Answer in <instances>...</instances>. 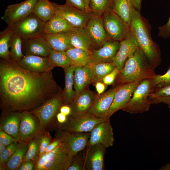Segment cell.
<instances>
[{"mask_svg":"<svg viewBox=\"0 0 170 170\" xmlns=\"http://www.w3.org/2000/svg\"><path fill=\"white\" fill-rule=\"evenodd\" d=\"M52 71L36 73L11 59L0 60V106L3 111H31L60 93Z\"/></svg>","mask_w":170,"mask_h":170,"instance_id":"1","label":"cell"},{"mask_svg":"<svg viewBox=\"0 0 170 170\" xmlns=\"http://www.w3.org/2000/svg\"><path fill=\"white\" fill-rule=\"evenodd\" d=\"M129 26L130 32L139 47L145 54L150 64L156 68L161 62L160 49L152 38L148 23L136 8L132 13Z\"/></svg>","mask_w":170,"mask_h":170,"instance_id":"2","label":"cell"},{"mask_svg":"<svg viewBox=\"0 0 170 170\" xmlns=\"http://www.w3.org/2000/svg\"><path fill=\"white\" fill-rule=\"evenodd\" d=\"M155 69L139 47L125 62L122 70L118 74L119 81L122 84L151 80L156 75Z\"/></svg>","mask_w":170,"mask_h":170,"instance_id":"3","label":"cell"},{"mask_svg":"<svg viewBox=\"0 0 170 170\" xmlns=\"http://www.w3.org/2000/svg\"><path fill=\"white\" fill-rule=\"evenodd\" d=\"M72 158L66 143L63 141L54 150L36 159V170H67Z\"/></svg>","mask_w":170,"mask_h":170,"instance_id":"4","label":"cell"},{"mask_svg":"<svg viewBox=\"0 0 170 170\" xmlns=\"http://www.w3.org/2000/svg\"><path fill=\"white\" fill-rule=\"evenodd\" d=\"M152 92L151 80L142 81L134 90L123 111L131 114H141L148 111L150 106L148 98Z\"/></svg>","mask_w":170,"mask_h":170,"instance_id":"5","label":"cell"},{"mask_svg":"<svg viewBox=\"0 0 170 170\" xmlns=\"http://www.w3.org/2000/svg\"><path fill=\"white\" fill-rule=\"evenodd\" d=\"M103 25L106 33L111 40L120 42L130 32V26L111 8L102 14Z\"/></svg>","mask_w":170,"mask_h":170,"instance_id":"6","label":"cell"},{"mask_svg":"<svg viewBox=\"0 0 170 170\" xmlns=\"http://www.w3.org/2000/svg\"><path fill=\"white\" fill-rule=\"evenodd\" d=\"M45 23L32 13L10 26L14 33L27 39L42 35Z\"/></svg>","mask_w":170,"mask_h":170,"instance_id":"7","label":"cell"},{"mask_svg":"<svg viewBox=\"0 0 170 170\" xmlns=\"http://www.w3.org/2000/svg\"><path fill=\"white\" fill-rule=\"evenodd\" d=\"M106 120L88 113L76 116L70 115L65 123L58 125V128L60 130L73 133L90 132L96 125Z\"/></svg>","mask_w":170,"mask_h":170,"instance_id":"8","label":"cell"},{"mask_svg":"<svg viewBox=\"0 0 170 170\" xmlns=\"http://www.w3.org/2000/svg\"><path fill=\"white\" fill-rule=\"evenodd\" d=\"M55 12L73 27L84 28L94 12L81 10L66 3L59 5L54 3Z\"/></svg>","mask_w":170,"mask_h":170,"instance_id":"9","label":"cell"},{"mask_svg":"<svg viewBox=\"0 0 170 170\" xmlns=\"http://www.w3.org/2000/svg\"><path fill=\"white\" fill-rule=\"evenodd\" d=\"M62 92L31 111L38 119L41 130L56 116L61 106L64 105Z\"/></svg>","mask_w":170,"mask_h":170,"instance_id":"10","label":"cell"},{"mask_svg":"<svg viewBox=\"0 0 170 170\" xmlns=\"http://www.w3.org/2000/svg\"><path fill=\"white\" fill-rule=\"evenodd\" d=\"M114 141L113 129L108 119L97 124L90 132L87 146L100 144L107 148L113 145Z\"/></svg>","mask_w":170,"mask_h":170,"instance_id":"11","label":"cell"},{"mask_svg":"<svg viewBox=\"0 0 170 170\" xmlns=\"http://www.w3.org/2000/svg\"><path fill=\"white\" fill-rule=\"evenodd\" d=\"M37 0H25L20 3L8 5L5 9L2 19L8 26L24 18L32 13Z\"/></svg>","mask_w":170,"mask_h":170,"instance_id":"12","label":"cell"},{"mask_svg":"<svg viewBox=\"0 0 170 170\" xmlns=\"http://www.w3.org/2000/svg\"><path fill=\"white\" fill-rule=\"evenodd\" d=\"M41 129L37 118L31 111L21 112L19 129L20 142H29Z\"/></svg>","mask_w":170,"mask_h":170,"instance_id":"13","label":"cell"},{"mask_svg":"<svg viewBox=\"0 0 170 170\" xmlns=\"http://www.w3.org/2000/svg\"><path fill=\"white\" fill-rule=\"evenodd\" d=\"M141 82L137 81L121 84L114 96L107 113L106 119H110L114 113L120 110H122L127 105Z\"/></svg>","mask_w":170,"mask_h":170,"instance_id":"14","label":"cell"},{"mask_svg":"<svg viewBox=\"0 0 170 170\" xmlns=\"http://www.w3.org/2000/svg\"><path fill=\"white\" fill-rule=\"evenodd\" d=\"M121 85L120 84L104 93L96 95L88 113L97 118L107 120L106 116L114 96Z\"/></svg>","mask_w":170,"mask_h":170,"instance_id":"15","label":"cell"},{"mask_svg":"<svg viewBox=\"0 0 170 170\" xmlns=\"http://www.w3.org/2000/svg\"><path fill=\"white\" fill-rule=\"evenodd\" d=\"M120 43L119 48L112 62L120 72L122 70L126 60L135 53L139 46L130 31L127 36L120 41Z\"/></svg>","mask_w":170,"mask_h":170,"instance_id":"16","label":"cell"},{"mask_svg":"<svg viewBox=\"0 0 170 170\" xmlns=\"http://www.w3.org/2000/svg\"><path fill=\"white\" fill-rule=\"evenodd\" d=\"M84 155L85 170H103L106 148L100 144L87 146Z\"/></svg>","mask_w":170,"mask_h":170,"instance_id":"17","label":"cell"},{"mask_svg":"<svg viewBox=\"0 0 170 170\" xmlns=\"http://www.w3.org/2000/svg\"><path fill=\"white\" fill-rule=\"evenodd\" d=\"M59 136L66 144L73 156L86 148L90 132L73 133L60 130Z\"/></svg>","mask_w":170,"mask_h":170,"instance_id":"18","label":"cell"},{"mask_svg":"<svg viewBox=\"0 0 170 170\" xmlns=\"http://www.w3.org/2000/svg\"><path fill=\"white\" fill-rule=\"evenodd\" d=\"M85 29L94 46L100 47L105 42L110 39L104 27L102 14H95L89 20Z\"/></svg>","mask_w":170,"mask_h":170,"instance_id":"19","label":"cell"},{"mask_svg":"<svg viewBox=\"0 0 170 170\" xmlns=\"http://www.w3.org/2000/svg\"><path fill=\"white\" fill-rule=\"evenodd\" d=\"M22 68L28 71L40 73L52 71L54 68L48 57L27 55L17 62Z\"/></svg>","mask_w":170,"mask_h":170,"instance_id":"20","label":"cell"},{"mask_svg":"<svg viewBox=\"0 0 170 170\" xmlns=\"http://www.w3.org/2000/svg\"><path fill=\"white\" fill-rule=\"evenodd\" d=\"M120 46L119 41L110 39L106 40L99 49L92 50L90 63L112 62Z\"/></svg>","mask_w":170,"mask_h":170,"instance_id":"21","label":"cell"},{"mask_svg":"<svg viewBox=\"0 0 170 170\" xmlns=\"http://www.w3.org/2000/svg\"><path fill=\"white\" fill-rule=\"evenodd\" d=\"M22 51L24 55L48 57L52 49L42 35L35 38L22 39Z\"/></svg>","mask_w":170,"mask_h":170,"instance_id":"22","label":"cell"},{"mask_svg":"<svg viewBox=\"0 0 170 170\" xmlns=\"http://www.w3.org/2000/svg\"><path fill=\"white\" fill-rule=\"evenodd\" d=\"M96 96L90 90L87 89L76 95L69 105L71 109L70 115L76 116L88 113Z\"/></svg>","mask_w":170,"mask_h":170,"instance_id":"23","label":"cell"},{"mask_svg":"<svg viewBox=\"0 0 170 170\" xmlns=\"http://www.w3.org/2000/svg\"><path fill=\"white\" fill-rule=\"evenodd\" d=\"M21 112L3 111L0 129L20 142L19 129Z\"/></svg>","mask_w":170,"mask_h":170,"instance_id":"24","label":"cell"},{"mask_svg":"<svg viewBox=\"0 0 170 170\" xmlns=\"http://www.w3.org/2000/svg\"><path fill=\"white\" fill-rule=\"evenodd\" d=\"M65 33L73 47L83 49L91 54L94 46L85 28H76Z\"/></svg>","mask_w":170,"mask_h":170,"instance_id":"25","label":"cell"},{"mask_svg":"<svg viewBox=\"0 0 170 170\" xmlns=\"http://www.w3.org/2000/svg\"><path fill=\"white\" fill-rule=\"evenodd\" d=\"M93 73L90 64L85 66L76 67L74 73V88L76 95L93 83Z\"/></svg>","mask_w":170,"mask_h":170,"instance_id":"26","label":"cell"},{"mask_svg":"<svg viewBox=\"0 0 170 170\" xmlns=\"http://www.w3.org/2000/svg\"><path fill=\"white\" fill-rule=\"evenodd\" d=\"M76 28L71 26L55 12L52 18L45 22L44 33H64L73 30Z\"/></svg>","mask_w":170,"mask_h":170,"instance_id":"27","label":"cell"},{"mask_svg":"<svg viewBox=\"0 0 170 170\" xmlns=\"http://www.w3.org/2000/svg\"><path fill=\"white\" fill-rule=\"evenodd\" d=\"M42 36L52 50L66 51L73 47L65 32L55 34L43 33Z\"/></svg>","mask_w":170,"mask_h":170,"instance_id":"28","label":"cell"},{"mask_svg":"<svg viewBox=\"0 0 170 170\" xmlns=\"http://www.w3.org/2000/svg\"><path fill=\"white\" fill-rule=\"evenodd\" d=\"M32 13L42 21L46 22L51 19L55 13L54 3L49 0H37Z\"/></svg>","mask_w":170,"mask_h":170,"instance_id":"29","label":"cell"},{"mask_svg":"<svg viewBox=\"0 0 170 170\" xmlns=\"http://www.w3.org/2000/svg\"><path fill=\"white\" fill-rule=\"evenodd\" d=\"M29 142H20L17 149L6 163L3 170H18L24 162Z\"/></svg>","mask_w":170,"mask_h":170,"instance_id":"30","label":"cell"},{"mask_svg":"<svg viewBox=\"0 0 170 170\" xmlns=\"http://www.w3.org/2000/svg\"><path fill=\"white\" fill-rule=\"evenodd\" d=\"M112 9L129 26L132 13L136 8L131 0H114Z\"/></svg>","mask_w":170,"mask_h":170,"instance_id":"31","label":"cell"},{"mask_svg":"<svg viewBox=\"0 0 170 170\" xmlns=\"http://www.w3.org/2000/svg\"><path fill=\"white\" fill-rule=\"evenodd\" d=\"M75 67L70 66L64 69L65 85L62 94L64 105H69L76 95L75 91L73 89L74 85V73Z\"/></svg>","mask_w":170,"mask_h":170,"instance_id":"32","label":"cell"},{"mask_svg":"<svg viewBox=\"0 0 170 170\" xmlns=\"http://www.w3.org/2000/svg\"><path fill=\"white\" fill-rule=\"evenodd\" d=\"M66 52L70 61L71 66H83L90 63V54L83 49L72 47Z\"/></svg>","mask_w":170,"mask_h":170,"instance_id":"33","label":"cell"},{"mask_svg":"<svg viewBox=\"0 0 170 170\" xmlns=\"http://www.w3.org/2000/svg\"><path fill=\"white\" fill-rule=\"evenodd\" d=\"M93 71V83L102 82L103 78L111 72L116 67L113 62L90 63Z\"/></svg>","mask_w":170,"mask_h":170,"instance_id":"34","label":"cell"},{"mask_svg":"<svg viewBox=\"0 0 170 170\" xmlns=\"http://www.w3.org/2000/svg\"><path fill=\"white\" fill-rule=\"evenodd\" d=\"M22 39L19 35L13 33L9 43V57L15 62L19 61L24 56L22 51Z\"/></svg>","mask_w":170,"mask_h":170,"instance_id":"35","label":"cell"},{"mask_svg":"<svg viewBox=\"0 0 170 170\" xmlns=\"http://www.w3.org/2000/svg\"><path fill=\"white\" fill-rule=\"evenodd\" d=\"M13 33L11 26H8L0 32V57L4 59H10L9 43Z\"/></svg>","mask_w":170,"mask_h":170,"instance_id":"36","label":"cell"},{"mask_svg":"<svg viewBox=\"0 0 170 170\" xmlns=\"http://www.w3.org/2000/svg\"><path fill=\"white\" fill-rule=\"evenodd\" d=\"M53 66H59L64 69L71 66L70 59L66 51L52 50L48 57Z\"/></svg>","mask_w":170,"mask_h":170,"instance_id":"37","label":"cell"},{"mask_svg":"<svg viewBox=\"0 0 170 170\" xmlns=\"http://www.w3.org/2000/svg\"><path fill=\"white\" fill-rule=\"evenodd\" d=\"M42 132V130L40 131L29 141L23 163L28 161H31L35 162L39 153L40 142Z\"/></svg>","mask_w":170,"mask_h":170,"instance_id":"38","label":"cell"},{"mask_svg":"<svg viewBox=\"0 0 170 170\" xmlns=\"http://www.w3.org/2000/svg\"><path fill=\"white\" fill-rule=\"evenodd\" d=\"M89 7L96 14H102L107 9L112 8L114 0H89Z\"/></svg>","mask_w":170,"mask_h":170,"instance_id":"39","label":"cell"},{"mask_svg":"<svg viewBox=\"0 0 170 170\" xmlns=\"http://www.w3.org/2000/svg\"><path fill=\"white\" fill-rule=\"evenodd\" d=\"M169 84H170V68L169 69L165 74L162 75H156L151 80L152 92L153 89L156 88V90Z\"/></svg>","mask_w":170,"mask_h":170,"instance_id":"40","label":"cell"},{"mask_svg":"<svg viewBox=\"0 0 170 170\" xmlns=\"http://www.w3.org/2000/svg\"><path fill=\"white\" fill-rule=\"evenodd\" d=\"M20 144V142L14 141L7 146L4 151L0 154V170H3L6 163L15 152Z\"/></svg>","mask_w":170,"mask_h":170,"instance_id":"41","label":"cell"},{"mask_svg":"<svg viewBox=\"0 0 170 170\" xmlns=\"http://www.w3.org/2000/svg\"><path fill=\"white\" fill-rule=\"evenodd\" d=\"M79 152L72 156L71 164L67 170H85L84 155L80 154Z\"/></svg>","mask_w":170,"mask_h":170,"instance_id":"42","label":"cell"},{"mask_svg":"<svg viewBox=\"0 0 170 170\" xmlns=\"http://www.w3.org/2000/svg\"><path fill=\"white\" fill-rule=\"evenodd\" d=\"M52 141L51 137L49 133L48 132L43 131L40 142L39 153L37 158L45 153L47 148Z\"/></svg>","mask_w":170,"mask_h":170,"instance_id":"43","label":"cell"},{"mask_svg":"<svg viewBox=\"0 0 170 170\" xmlns=\"http://www.w3.org/2000/svg\"><path fill=\"white\" fill-rule=\"evenodd\" d=\"M148 101L151 104L163 103L167 105L170 110V96L165 97H152L149 96Z\"/></svg>","mask_w":170,"mask_h":170,"instance_id":"44","label":"cell"},{"mask_svg":"<svg viewBox=\"0 0 170 170\" xmlns=\"http://www.w3.org/2000/svg\"><path fill=\"white\" fill-rule=\"evenodd\" d=\"M66 3L82 10L92 11L82 0H66Z\"/></svg>","mask_w":170,"mask_h":170,"instance_id":"45","label":"cell"},{"mask_svg":"<svg viewBox=\"0 0 170 170\" xmlns=\"http://www.w3.org/2000/svg\"><path fill=\"white\" fill-rule=\"evenodd\" d=\"M119 72V71L116 67L111 72L103 78L102 82L106 86L112 84Z\"/></svg>","mask_w":170,"mask_h":170,"instance_id":"46","label":"cell"},{"mask_svg":"<svg viewBox=\"0 0 170 170\" xmlns=\"http://www.w3.org/2000/svg\"><path fill=\"white\" fill-rule=\"evenodd\" d=\"M158 36L164 38H170V15L167 22L158 27Z\"/></svg>","mask_w":170,"mask_h":170,"instance_id":"47","label":"cell"},{"mask_svg":"<svg viewBox=\"0 0 170 170\" xmlns=\"http://www.w3.org/2000/svg\"><path fill=\"white\" fill-rule=\"evenodd\" d=\"M16 141H18L0 129V144L7 146Z\"/></svg>","mask_w":170,"mask_h":170,"instance_id":"48","label":"cell"},{"mask_svg":"<svg viewBox=\"0 0 170 170\" xmlns=\"http://www.w3.org/2000/svg\"><path fill=\"white\" fill-rule=\"evenodd\" d=\"M149 96L165 97L170 96V84L150 93Z\"/></svg>","mask_w":170,"mask_h":170,"instance_id":"49","label":"cell"},{"mask_svg":"<svg viewBox=\"0 0 170 170\" xmlns=\"http://www.w3.org/2000/svg\"><path fill=\"white\" fill-rule=\"evenodd\" d=\"M62 139L59 136L50 144L47 148L45 153L50 152L56 148L62 141Z\"/></svg>","mask_w":170,"mask_h":170,"instance_id":"50","label":"cell"},{"mask_svg":"<svg viewBox=\"0 0 170 170\" xmlns=\"http://www.w3.org/2000/svg\"><path fill=\"white\" fill-rule=\"evenodd\" d=\"M35 165L34 162L28 161L24 162L19 167L18 170H32L35 169Z\"/></svg>","mask_w":170,"mask_h":170,"instance_id":"51","label":"cell"},{"mask_svg":"<svg viewBox=\"0 0 170 170\" xmlns=\"http://www.w3.org/2000/svg\"><path fill=\"white\" fill-rule=\"evenodd\" d=\"M95 86L98 95H100L104 92L106 86L102 82H98L95 83Z\"/></svg>","mask_w":170,"mask_h":170,"instance_id":"52","label":"cell"},{"mask_svg":"<svg viewBox=\"0 0 170 170\" xmlns=\"http://www.w3.org/2000/svg\"><path fill=\"white\" fill-rule=\"evenodd\" d=\"M56 117L59 124H62L65 123L68 119V116L60 112L57 113Z\"/></svg>","mask_w":170,"mask_h":170,"instance_id":"53","label":"cell"},{"mask_svg":"<svg viewBox=\"0 0 170 170\" xmlns=\"http://www.w3.org/2000/svg\"><path fill=\"white\" fill-rule=\"evenodd\" d=\"M60 112L67 116H68L71 114V109L69 105H63L60 107Z\"/></svg>","mask_w":170,"mask_h":170,"instance_id":"54","label":"cell"},{"mask_svg":"<svg viewBox=\"0 0 170 170\" xmlns=\"http://www.w3.org/2000/svg\"><path fill=\"white\" fill-rule=\"evenodd\" d=\"M136 9L140 11L141 7L142 0H131Z\"/></svg>","mask_w":170,"mask_h":170,"instance_id":"55","label":"cell"},{"mask_svg":"<svg viewBox=\"0 0 170 170\" xmlns=\"http://www.w3.org/2000/svg\"><path fill=\"white\" fill-rule=\"evenodd\" d=\"M161 170H170V162L165 164L159 169Z\"/></svg>","mask_w":170,"mask_h":170,"instance_id":"56","label":"cell"},{"mask_svg":"<svg viewBox=\"0 0 170 170\" xmlns=\"http://www.w3.org/2000/svg\"><path fill=\"white\" fill-rule=\"evenodd\" d=\"M6 146L3 144H0V154L4 151Z\"/></svg>","mask_w":170,"mask_h":170,"instance_id":"57","label":"cell"},{"mask_svg":"<svg viewBox=\"0 0 170 170\" xmlns=\"http://www.w3.org/2000/svg\"><path fill=\"white\" fill-rule=\"evenodd\" d=\"M86 4L88 7H89V3H90V0H82Z\"/></svg>","mask_w":170,"mask_h":170,"instance_id":"58","label":"cell"},{"mask_svg":"<svg viewBox=\"0 0 170 170\" xmlns=\"http://www.w3.org/2000/svg\"><path fill=\"white\" fill-rule=\"evenodd\" d=\"M169 68H170V66H169Z\"/></svg>","mask_w":170,"mask_h":170,"instance_id":"59","label":"cell"}]
</instances>
